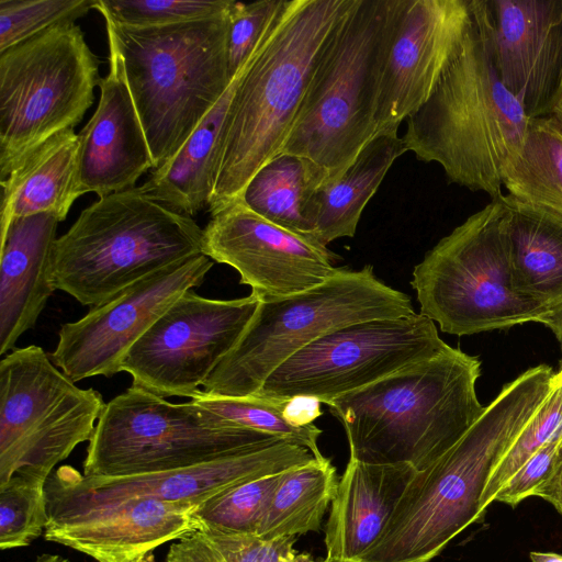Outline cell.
I'll return each mask as SVG.
<instances>
[{"label":"cell","mask_w":562,"mask_h":562,"mask_svg":"<svg viewBox=\"0 0 562 562\" xmlns=\"http://www.w3.org/2000/svg\"><path fill=\"white\" fill-rule=\"evenodd\" d=\"M532 496L547 501L562 516V443L552 473L535 488Z\"/></svg>","instance_id":"obj_40"},{"label":"cell","mask_w":562,"mask_h":562,"mask_svg":"<svg viewBox=\"0 0 562 562\" xmlns=\"http://www.w3.org/2000/svg\"><path fill=\"white\" fill-rule=\"evenodd\" d=\"M338 482L335 467L325 457L282 472L257 536L273 540L318 531Z\"/></svg>","instance_id":"obj_28"},{"label":"cell","mask_w":562,"mask_h":562,"mask_svg":"<svg viewBox=\"0 0 562 562\" xmlns=\"http://www.w3.org/2000/svg\"><path fill=\"white\" fill-rule=\"evenodd\" d=\"M402 0H353L324 43L281 154L307 165L314 190L376 135L385 53Z\"/></svg>","instance_id":"obj_5"},{"label":"cell","mask_w":562,"mask_h":562,"mask_svg":"<svg viewBox=\"0 0 562 562\" xmlns=\"http://www.w3.org/2000/svg\"><path fill=\"white\" fill-rule=\"evenodd\" d=\"M290 562H334L326 557L323 560H315L310 553L296 552Z\"/></svg>","instance_id":"obj_43"},{"label":"cell","mask_w":562,"mask_h":562,"mask_svg":"<svg viewBox=\"0 0 562 562\" xmlns=\"http://www.w3.org/2000/svg\"><path fill=\"white\" fill-rule=\"evenodd\" d=\"M529 557L531 562H562V554L555 552L531 551Z\"/></svg>","instance_id":"obj_42"},{"label":"cell","mask_w":562,"mask_h":562,"mask_svg":"<svg viewBox=\"0 0 562 562\" xmlns=\"http://www.w3.org/2000/svg\"><path fill=\"white\" fill-rule=\"evenodd\" d=\"M282 0L232 1L228 8L227 55L232 79L247 63Z\"/></svg>","instance_id":"obj_38"},{"label":"cell","mask_w":562,"mask_h":562,"mask_svg":"<svg viewBox=\"0 0 562 562\" xmlns=\"http://www.w3.org/2000/svg\"><path fill=\"white\" fill-rule=\"evenodd\" d=\"M313 459L307 448L280 441L189 468L128 476L90 477L61 465L48 477L45 491L49 506L138 497L199 506L235 485L282 473Z\"/></svg>","instance_id":"obj_17"},{"label":"cell","mask_w":562,"mask_h":562,"mask_svg":"<svg viewBox=\"0 0 562 562\" xmlns=\"http://www.w3.org/2000/svg\"><path fill=\"white\" fill-rule=\"evenodd\" d=\"M481 361L448 346L326 403L342 425L350 458L370 464H434L483 414Z\"/></svg>","instance_id":"obj_4"},{"label":"cell","mask_w":562,"mask_h":562,"mask_svg":"<svg viewBox=\"0 0 562 562\" xmlns=\"http://www.w3.org/2000/svg\"><path fill=\"white\" fill-rule=\"evenodd\" d=\"M58 218H13L0 233V355L33 328L54 293L53 254Z\"/></svg>","instance_id":"obj_22"},{"label":"cell","mask_w":562,"mask_h":562,"mask_svg":"<svg viewBox=\"0 0 562 562\" xmlns=\"http://www.w3.org/2000/svg\"><path fill=\"white\" fill-rule=\"evenodd\" d=\"M95 0H0V52L54 26L75 23Z\"/></svg>","instance_id":"obj_37"},{"label":"cell","mask_w":562,"mask_h":562,"mask_svg":"<svg viewBox=\"0 0 562 562\" xmlns=\"http://www.w3.org/2000/svg\"><path fill=\"white\" fill-rule=\"evenodd\" d=\"M561 443L562 437L541 447L501 488L494 502L515 508L525 498L532 496L535 488L552 473Z\"/></svg>","instance_id":"obj_39"},{"label":"cell","mask_w":562,"mask_h":562,"mask_svg":"<svg viewBox=\"0 0 562 562\" xmlns=\"http://www.w3.org/2000/svg\"><path fill=\"white\" fill-rule=\"evenodd\" d=\"M501 200L515 286L550 310L562 303V218L509 194Z\"/></svg>","instance_id":"obj_27"},{"label":"cell","mask_w":562,"mask_h":562,"mask_svg":"<svg viewBox=\"0 0 562 562\" xmlns=\"http://www.w3.org/2000/svg\"><path fill=\"white\" fill-rule=\"evenodd\" d=\"M246 64L178 153L153 170L140 186L145 192L191 217L209 207L225 121Z\"/></svg>","instance_id":"obj_26"},{"label":"cell","mask_w":562,"mask_h":562,"mask_svg":"<svg viewBox=\"0 0 562 562\" xmlns=\"http://www.w3.org/2000/svg\"><path fill=\"white\" fill-rule=\"evenodd\" d=\"M502 184L519 202L562 218V128L552 116L529 119L522 148L503 171Z\"/></svg>","instance_id":"obj_29"},{"label":"cell","mask_w":562,"mask_h":562,"mask_svg":"<svg viewBox=\"0 0 562 562\" xmlns=\"http://www.w3.org/2000/svg\"><path fill=\"white\" fill-rule=\"evenodd\" d=\"M105 403L81 389L38 346L0 362V484L13 475L47 482L55 467L90 441Z\"/></svg>","instance_id":"obj_12"},{"label":"cell","mask_w":562,"mask_h":562,"mask_svg":"<svg viewBox=\"0 0 562 562\" xmlns=\"http://www.w3.org/2000/svg\"><path fill=\"white\" fill-rule=\"evenodd\" d=\"M417 470L349 459L325 525L326 558L359 562L379 541Z\"/></svg>","instance_id":"obj_23"},{"label":"cell","mask_w":562,"mask_h":562,"mask_svg":"<svg viewBox=\"0 0 562 562\" xmlns=\"http://www.w3.org/2000/svg\"><path fill=\"white\" fill-rule=\"evenodd\" d=\"M196 507L140 497L48 506L44 538L97 562H134L200 528Z\"/></svg>","instance_id":"obj_20"},{"label":"cell","mask_w":562,"mask_h":562,"mask_svg":"<svg viewBox=\"0 0 562 562\" xmlns=\"http://www.w3.org/2000/svg\"><path fill=\"white\" fill-rule=\"evenodd\" d=\"M296 537L273 540L201 526L176 540L166 562H290Z\"/></svg>","instance_id":"obj_32"},{"label":"cell","mask_w":562,"mask_h":562,"mask_svg":"<svg viewBox=\"0 0 562 562\" xmlns=\"http://www.w3.org/2000/svg\"><path fill=\"white\" fill-rule=\"evenodd\" d=\"M109 72L101 78L98 106L79 136L81 190L100 196L134 188L154 169L150 148L132 98L122 58L109 42Z\"/></svg>","instance_id":"obj_21"},{"label":"cell","mask_w":562,"mask_h":562,"mask_svg":"<svg viewBox=\"0 0 562 562\" xmlns=\"http://www.w3.org/2000/svg\"><path fill=\"white\" fill-rule=\"evenodd\" d=\"M99 60L80 26L65 23L0 52V177L93 103Z\"/></svg>","instance_id":"obj_11"},{"label":"cell","mask_w":562,"mask_h":562,"mask_svg":"<svg viewBox=\"0 0 562 562\" xmlns=\"http://www.w3.org/2000/svg\"><path fill=\"white\" fill-rule=\"evenodd\" d=\"M506 217L502 200H492L414 267L419 313L443 333L464 336L537 323L549 310L515 286Z\"/></svg>","instance_id":"obj_9"},{"label":"cell","mask_w":562,"mask_h":562,"mask_svg":"<svg viewBox=\"0 0 562 562\" xmlns=\"http://www.w3.org/2000/svg\"><path fill=\"white\" fill-rule=\"evenodd\" d=\"M313 190L305 161L280 154L256 172L239 199L269 222L313 238V227L306 216Z\"/></svg>","instance_id":"obj_30"},{"label":"cell","mask_w":562,"mask_h":562,"mask_svg":"<svg viewBox=\"0 0 562 562\" xmlns=\"http://www.w3.org/2000/svg\"><path fill=\"white\" fill-rule=\"evenodd\" d=\"M45 485L23 475H13L0 484L2 550L26 547L44 535L49 520Z\"/></svg>","instance_id":"obj_35"},{"label":"cell","mask_w":562,"mask_h":562,"mask_svg":"<svg viewBox=\"0 0 562 562\" xmlns=\"http://www.w3.org/2000/svg\"><path fill=\"white\" fill-rule=\"evenodd\" d=\"M537 323L544 325L553 333L562 351V303L548 310Z\"/></svg>","instance_id":"obj_41"},{"label":"cell","mask_w":562,"mask_h":562,"mask_svg":"<svg viewBox=\"0 0 562 562\" xmlns=\"http://www.w3.org/2000/svg\"><path fill=\"white\" fill-rule=\"evenodd\" d=\"M559 370H562V361H560Z\"/></svg>","instance_id":"obj_47"},{"label":"cell","mask_w":562,"mask_h":562,"mask_svg":"<svg viewBox=\"0 0 562 562\" xmlns=\"http://www.w3.org/2000/svg\"><path fill=\"white\" fill-rule=\"evenodd\" d=\"M193 217L134 187L100 196L56 239L53 282L91 308L202 252Z\"/></svg>","instance_id":"obj_7"},{"label":"cell","mask_w":562,"mask_h":562,"mask_svg":"<svg viewBox=\"0 0 562 562\" xmlns=\"http://www.w3.org/2000/svg\"><path fill=\"white\" fill-rule=\"evenodd\" d=\"M34 562H70L68 559L57 554L44 553L38 555Z\"/></svg>","instance_id":"obj_44"},{"label":"cell","mask_w":562,"mask_h":562,"mask_svg":"<svg viewBox=\"0 0 562 562\" xmlns=\"http://www.w3.org/2000/svg\"><path fill=\"white\" fill-rule=\"evenodd\" d=\"M232 0H95L94 9L113 23L151 27L207 19L225 12Z\"/></svg>","instance_id":"obj_36"},{"label":"cell","mask_w":562,"mask_h":562,"mask_svg":"<svg viewBox=\"0 0 562 562\" xmlns=\"http://www.w3.org/2000/svg\"><path fill=\"white\" fill-rule=\"evenodd\" d=\"M353 0H282L248 59L221 140L212 213L282 153L318 54Z\"/></svg>","instance_id":"obj_3"},{"label":"cell","mask_w":562,"mask_h":562,"mask_svg":"<svg viewBox=\"0 0 562 562\" xmlns=\"http://www.w3.org/2000/svg\"><path fill=\"white\" fill-rule=\"evenodd\" d=\"M213 263L204 254L178 261L61 325L52 361L74 382L121 372L132 346L183 293L204 281Z\"/></svg>","instance_id":"obj_15"},{"label":"cell","mask_w":562,"mask_h":562,"mask_svg":"<svg viewBox=\"0 0 562 562\" xmlns=\"http://www.w3.org/2000/svg\"><path fill=\"white\" fill-rule=\"evenodd\" d=\"M191 400L233 424L305 447L314 458H324L317 443L322 429L314 423H303L293 416L291 412L293 400L258 395L211 396L204 394L202 390Z\"/></svg>","instance_id":"obj_31"},{"label":"cell","mask_w":562,"mask_h":562,"mask_svg":"<svg viewBox=\"0 0 562 562\" xmlns=\"http://www.w3.org/2000/svg\"><path fill=\"white\" fill-rule=\"evenodd\" d=\"M79 136L61 131L26 154L1 180L0 233L15 217L41 213L64 221L83 194L78 170Z\"/></svg>","instance_id":"obj_24"},{"label":"cell","mask_w":562,"mask_h":562,"mask_svg":"<svg viewBox=\"0 0 562 562\" xmlns=\"http://www.w3.org/2000/svg\"><path fill=\"white\" fill-rule=\"evenodd\" d=\"M561 437L562 370H558L551 393L493 471L481 498V514L485 516L487 506L501 488L530 457L549 441Z\"/></svg>","instance_id":"obj_33"},{"label":"cell","mask_w":562,"mask_h":562,"mask_svg":"<svg viewBox=\"0 0 562 562\" xmlns=\"http://www.w3.org/2000/svg\"><path fill=\"white\" fill-rule=\"evenodd\" d=\"M280 441L233 424L193 400L175 404L132 385L105 403L82 474L116 477L177 470Z\"/></svg>","instance_id":"obj_10"},{"label":"cell","mask_w":562,"mask_h":562,"mask_svg":"<svg viewBox=\"0 0 562 562\" xmlns=\"http://www.w3.org/2000/svg\"><path fill=\"white\" fill-rule=\"evenodd\" d=\"M411 297L376 278L373 267H341L325 282L282 297L261 299L232 351L202 392L211 396L256 394L293 353L339 327L375 318L412 315Z\"/></svg>","instance_id":"obj_8"},{"label":"cell","mask_w":562,"mask_h":562,"mask_svg":"<svg viewBox=\"0 0 562 562\" xmlns=\"http://www.w3.org/2000/svg\"><path fill=\"white\" fill-rule=\"evenodd\" d=\"M554 375L539 364L505 384L451 449L416 472L381 538L359 562H430L462 530L483 521L484 488L551 393Z\"/></svg>","instance_id":"obj_1"},{"label":"cell","mask_w":562,"mask_h":562,"mask_svg":"<svg viewBox=\"0 0 562 562\" xmlns=\"http://www.w3.org/2000/svg\"><path fill=\"white\" fill-rule=\"evenodd\" d=\"M406 151L397 131L381 132L340 177L313 190L306 204L313 238L327 246L337 238L353 237L366 205Z\"/></svg>","instance_id":"obj_25"},{"label":"cell","mask_w":562,"mask_h":562,"mask_svg":"<svg viewBox=\"0 0 562 562\" xmlns=\"http://www.w3.org/2000/svg\"><path fill=\"white\" fill-rule=\"evenodd\" d=\"M551 116L558 122V124L562 128V97Z\"/></svg>","instance_id":"obj_45"},{"label":"cell","mask_w":562,"mask_h":562,"mask_svg":"<svg viewBox=\"0 0 562 562\" xmlns=\"http://www.w3.org/2000/svg\"><path fill=\"white\" fill-rule=\"evenodd\" d=\"M468 35L402 139L450 183L498 200L502 173L519 155L529 119L503 86L494 60L486 0H471Z\"/></svg>","instance_id":"obj_2"},{"label":"cell","mask_w":562,"mask_h":562,"mask_svg":"<svg viewBox=\"0 0 562 562\" xmlns=\"http://www.w3.org/2000/svg\"><path fill=\"white\" fill-rule=\"evenodd\" d=\"M448 346L435 322L420 313L352 323L293 353L254 395L326 404L434 357Z\"/></svg>","instance_id":"obj_13"},{"label":"cell","mask_w":562,"mask_h":562,"mask_svg":"<svg viewBox=\"0 0 562 562\" xmlns=\"http://www.w3.org/2000/svg\"><path fill=\"white\" fill-rule=\"evenodd\" d=\"M503 86L528 119L551 116L562 97V0H486Z\"/></svg>","instance_id":"obj_19"},{"label":"cell","mask_w":562,"mask_h":562,"mask_svg":"<svg viewBox=\"0 0 562 562\" xmlns=\"http://www.w3.org/2000/svg\"><path fill=\"white\" fill-rule=\"evenodd\" d=\"M280 474L240 483L205 501L195 509L201 526L257 536Z\"/></svg>","instance_id":"obj_34"},{"label":"cell","mask_w":562,"mask_h":562,"mask_svg":"<svg viewBox=\"0 0 562 562\" xmlns=\"http://www.w3.org/2000/svg\"><path fill=\"white\" fill-rule=\"evenodd\" d=\"M471 23V0H402L379 83L376 134L398 131L429 99Z\"/></svg>","instance_id":"obj_18"},{"label":"cell","mask_w":562,"mask_h":562,"mask_svg":"<svg viewBox=\"0 0 562 562\" xmlns=\"http://www.w3.org/2000/svg\"><path fill=\"white\" fill-rule=\"evenodd\" d=\"M105 25L158 169L178 153L233 81L228 9L165 26L132 27L109 20Z\"/></svg>","instance_id":"obj_6"},{"label":"cell","mask_w":562,"mask_h":562,"mask_svg":"<svg viewBox=\"0 0 562 562\" xmlns=\"http://www.w3.org/2000/svg\"><path fill=\"white\" fill-rule=\"evenodd\" d=\"M202 252L234 268L239 282L261 299L308 290L340 269L335 266L339 257L327 246L269 222L241 199L211 213Z\"/></svg>","instance_id":"obj_16"},{"label":"cell","mask_w":562,"mask_h":562,"mask_svg":"<svg viewBox=\"0 0 562 562\" xmlns=\"http://www.w3.org/2000/svg\"><path fill=\"white\" fill-rule=\"evenodd\" d=\"M134 562H157V561L155 560V557H154V555H153V553L150 552V553H148V554H146V555H144V557H142V558H139V559H137V560H136V561H134Z\"/></svg>","instance_id":"obj_46"},{"label":"cell","mask_w":562,"mask_h":562,"mask_svg":"<svg viewBox=\"0 0 562 562\" xmlns=\"http://www.w3.org/2000/svg\"><path fill=\"white\" fill-rule=\"evenodd\" d=\"M260 300L252 292L214 300L187 291L132 346L121 372L132 376L133 386L160 397L192 398L236 346Z\"/></svg>","instance_id":"obj_14"}]
</instances>
